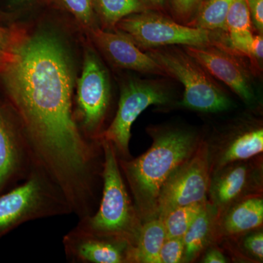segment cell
Returning <instances> with one entry per match:
<instances>
[{"label":"cell","instance_id":"obj_13","mask_svg":"<svg viewBox=\"0 0 263 263\" xmlns=\"http://www.w3.org/2000/svg\"><path fill=\"white\" fill-rule=\"evenodd\" d=\"M263 222L262 195L247 197L230 205L219 217V239L258 229Z\"/></svg>","mask_w":263,"mask_h":263},{"label":"cell","instance_id":"obj_23","mask_svg":"<svg viewBox=\"0 0 263 263\" xmlns=\"http://www.w3.org/2000/svg\"><path fill=\"white\" fill-rule=\"evenodd\" d=\"M252 20L246 0H233L226 18V32L230 34L252 32Z\"/></svg>","mask_w":263,"mask_h":263},{"label":"cell","instance_id":"obj_19","mask_svg":"<svg viewBox=\"0 0 263 263\" xmlns=\"http://www.w3.org/2000/svg\"><path fill=\"white\" fill-rule=\"evenodd\" d=\"M207 201L174 208L161 216L166 238H183Z\"/></svg>","mask_w":263,"mask_h":263},{"label":"cell","instance_id":"obj_2","mask_svg":"<svg viewBox=\"0 0 263 263\" xmlns=\"http://www.w3.org/2000/svg\"><path fill=\"white\" fill-rule=\"evenodd\" d=\"M150 135L153 143L147 152L123 163L142 223L157 217V200L164 183L201 142L195 133L179 128L154 129Z\"/></svg>","mask_w":263,"mask_h":263},{"label":"cell","instance_id":"obj_17","mask_svg":"<svg viewBox=\"0 0 263 263\" xmlns=\"http://www.w3.org/2000/svg\"><path fill=\"white\" fill-rule=\"evenodd\" d=\"M147 10L143 0H95V13L103 29H115L122 19Z\"/></svg>","mask_w":263,"mask_h":263},{"label":"cell","instance_id":"obj_12","mask_svg":"<svg viewBox=\"0 0 263 263\" xmlns=\"http://www.w3.org/2000/svg\"><path fill=\"white\" fill-rule=\"evenodd\" d=\"M208 148L212 174L231 162L249 160L261 155L263 151L262 127L247 126L237 128L214 144H208Z\"/></svg>","mask_w":263,"mask_h":263},{"label":"cell","instance_id":"obj_9","mask_svg":"<svg viewBox=\"0 0 263 263\" xmlns=\"http://www.w3.org/2000/svg\"><path fill=\"white\" fill-rule=\"evenodd\" d=\"M110 91L108 72L94 51L87 48L78 80L77 97L88 130H95L103 122L110 102Z\"/></svg>","mask_w":263,"mask_h":263},{"label":"cell","instance_id":"obj_16","mask_svg":"<svg viewBox=\"0 0 263 263\" xmlns=\"http://www.w3.org/2000/svg\"><path fill=\"white\" fill-rule=\"evenodd\" d=\"M165 238L161 218L144 221L142 223L136 245L128 252L127 257L137 262L158 263L159 252Z\"/></svg>","mask_w":263,"mask_h":263},{"label":"cell","instance_id":"obj_27","mask_svg":"<svg viewBox=\"0 0 263 263\" xmlns=\"http://www.w3.org/2000/svg\"><path fill=\"white\" fill-rule=\"evenodd\" d=\"M22 31L0 26V60L9 58Z\"/></svg>","mask_w":263,"mask_h":263},{"label":"cell","instance_id":"obj_24","mask_svg":"<svg viewBox=\"0 0 263 263\" xmlns=\"http://www.w3.org/2000/svg\"><path fill=\"white\" fill-rule=\"evenodd\" d=\"M183 238H166L159 252L158 263L183 262Z\"/></svg>","mask_w":263,"mask_h":263},{"label":"cell","instance_id":"obj_22","mask_svg":"<svg viewBox=\"0 0 263 263\" xmlns=\"http://www.w3.org/2000/svg\"><path fill=\"white\" fill-rule=\"evenodd\" d=\"M59 3L86 32L98 26L95 19V0H58Z\"/></svg>","mask_w":263,"mask_h":263},{"label":"cell","instance_id":"obj_30","mask_svg":"<svg viewBox=\"0 0 263 263\" xmlns=\"http://www.w3.org/2000/svg\"><path fill=\"white\" fill-rule=\"evenodd\" d=\"M252 67L254 69L259 67L258 62L262 60L263 57V37L262 34H258L254 35L252 46Z\"/></svg>","mask_w":263,"mask_h":263},{"label":"cell","instance_id":"obj_5","mask_svg":"<svg viewBox=\"0 0 263 263\" xmlns=\"http://www.w3.org/2000/svg\"><path fill=\"white\" fill-rule=\"evenodd\" d=\"M105 165L104 189L101 205L98 214L93 217L91 226L104 234L127 238L136 245L142 221L138 213L132 207L130 200L124 186L113 145L104 141Z\"/></svg>","mask_w":263,"mask_h":263},{"label":"cell","instance_id":"obj_6","mask_svg":"<svg viewBox=\"0 0 263 263\" xmlns=\"http://www.w3.org/2000/svg\"><path fill=\"white\" fill-rule=\"evenodd\" d=\"M171 100V91L162 81L130 79L124 83L117 115L104 133V141L127 153L132 126L137 118L150 105H166Z\"/></svg>","mask_w":263,"mask_h":263},{"label":"cell","instance_id":"obj_7","mask_svg":"<svg viewBox=\"0 0 263 263\" xmlns=\"http://www.w3.org/2000/svg\"><path fill=\"white\" fill-rule=\"evenodd\" d=\"M210 177L209 148L201 141L194 155L164 183L157 200V217L174 208L206 202Z\"/></svg>","mask_w":263,"mask_h":263},{"label":"cell","instance_id":"obj_11","mask_svg":"<svg viewBox=\"0 0 263 263\" xmlns=\"http://www.w3.org/2000/svg\"><path fill=\"white\" fill-rule=\"evenodd\" d=\"M104 56L119 68L167 77L163 69L122 32H112L98 26L88 32Z\"/></svg>","mask_w":263,"mask_h":263},{"label":"cell","instance_id":"obj_20","mask_svg":"<svg viewBox=\"0 0 263 263\" xmlns=\"http://www.w3.org/2000/svg\"><path fill=\"white\" fill-rule=\"evenodd\" d=\"M126 241L91 240L79 246L81 258L96 263H120L124 260Z\"/></svg>","mask_w":263,"mask_h":263},{"label":"cell","instance_id":"obj_33","mask_svg":"<svg viewBox=\"0 0 263 263\" xmlns=\"http://www.w3.org/2000/svg\"><path fill=\"white\" fill-rule=\"evenodd\" d=\"M1 62H1V60H0V63H1Z\"/></svg>","mask_w":263,"mask_h":263},{"label":"cell","instance_id":"obj_8","mask_svg":"<svg viewBox=\"0 0 263 263\" xmlns=\"http://www.w3.org/2000/svg\"><path fill=\"white\" fill-rule=\"evenodd\" d=\"M262 162L259 158L236 161L211 174L208 201L219 215L235 202L262 193Z\"/></svg>","mask_w":263,"mask_h":263},{"label":"cell","instance_id":"obj_14","mask_svg":"<svg viewBox=\"0 0 263 263\" xmlns=\"http://www.w3.org/2000/svg\"><path fill=\"white\" fill-rule=\"evenodd\" d=\"M219 217L217 209L207 201L183 235L184 254L183 262H193L201 252L219 240Z\"/></svg>","mask_w":263,"mask_h":263},{"label":"cell","instance_id":"obj_10","mask_svg":"<svg viewBox=\"0 0 263 263\" xmlns=\"http://www.w3.org/2000/svg\"><path fill=\"white\" fill-rule=\"evenodd\" d=\"M183 47L211 76L229 86L246 103H253V88L249 73L231 53V50L224 45Z\"/></svg>","mask_w":263,"mask_h":263},{"label":"cell","instance_id":"obj_21","mask_svg":"<svg viewBox=\"0 0 263 263\" xmlns=\"http://www.w3.org/2000/svg\"><path fill=\"white\" fill-rule=\"evenodd\" d=\"M16 154L13 138L0 114V186L15 167Z\"/></svg>","mask_w":263,"mask_h":263},{"label":"cell","instance_id":"obj_31","mask_svg":"<svg viewBox=\"0 0 263 263\" xmlns=\"http://www.w3.org/2000/svg\"><path fill=\"white\" fill-rule=\"evenodd\" d=\"M37 1L38 0H8V6L11 10L25 9Z\"/></svg>","mask_w":263,"mask_h":263},{"label":"cell","instance_id":"obj_25","mask_svg":"<svg viewBox=\"0 0 263 263\" xmlns=\"http://www.w3.org/2000/svg\"><path fill=\"white\" fill-rule=\"evenodd\" d=\"M241 238L242 249L252 258L259 262L263 260V232L260 228L245 233Z\"/></svg>","mask_w":263,"mask_h":263},{"label":"cell","instance_id":"obj_28","mask_svg":"<svg viewBox=\"0 0 263 263\" xmlns=\"http://www.w3.org/2000/svg\"><path fill=\"white\" fill-rule=\"evenodd\" d=\"M248 6L252 27L259 34L263 32V0H246Z\"/></svg>","mask_w":263,"mask_h":263},{"label":"cell","instance_id":"obj_29","mask_svg":"<svg viewBox=\"0 0 263 263\" xmlns=\"http://www.w3.org/2000/svg\"><path fill=\"white\" fill-rule=\"evenodd\" d=\"M205 253L202 259V262L204 263H226L228 259L226 258L222 252L215 246L211 245L205 249Z\"/></svg>","mask_w":263,"mask_h":263},{"label":"cell","instance_id":"obj_18","mask_svg":"<svg viewBox=\"0 0 263 263\" xmlns=\"http://www.w3.org/2000/svg\"><path fill=\"white\" fill-rule=\"evenodd\" d=\"M233 0H208L200 5L196 16L189 26L211 32H226V18Z\"/></svg>","mask_w":263,"mask_h":263},{"label":"cell","instance_id":"obj_32","mask_svg":"<svg viewBox=\"0 0 263 263\" xmlns=\"http://www.w3.org/2000/svg\"><path fill=\"white\" fill-rule=\"evenodd\" d=\"M143 1L150 3L154 6H162L164 3V0H143Z\"/></svg>","mask_w":263,"mask_h":263},{"label":"cell","instance_id":"obj_15","mask_svg":"<svg viewBox=\"0 0 263 263\" xmlns=\"http://www.w3.org/2000/svg\"><path fill=\"white\" fill-rule=\"evenodd\" d=\"M39 192L37 181L30 180L23 186L0 197V230L28 213L37 201Z\"/></svg>","mask_w":263,"mask_h":263},{"label":"cell","instance_id":"obj_4","mask_svg":"<svg viewBox=\"0 0 263 263\" xmlns=\"http://www.w3.org/2000/svg\"><path fill=\"white\" fill-rule=\"evenodd\" d=\"M115 29L129 37L140 49L146 51L170 46L222 45L216 32L178 23L148 10L122 19Z\"/></svg>","mask_w":263,"mask_h":263},{"label":"cell","instance_id":"obj_3","mask_svg":"<svg viewBox=\"0 0 263 263\" xmlns=\"http://www.w3.org/2000/svg\"><path fill=\"white\" fill-rule=\"evenodd\" d=\"M167 76L177 79L184 87L181 105L201 112L224 111L231 106L228 98L212 76L183 48L176 46L147 50Z\"/></svg>","mask_w":263,"mask_h":263},{"label":"cell","instance_id":"obj_26","mask_svg":"<svg viewBox=\"0 0 263 263\" xmlns=\"http://www.w3.org/2000/svg\"><path fill=\"white\" fill-rule=\"evenodd\" d=\"M173 10L182 24L189 25L196 16L202 5L201 0H173Z\"/></svg>","mask_w":263,"mask_h":263},{"label":"cell","instance_id":"obj_1","mask_svg":"<svg viewBox=\"0 0 263 263\" xmlns=\"http://www.w3.org/2000/svg\"><path fill=\"white\" fill-rule=\"evenodd\" d=\"M0 78L48 163L60 174L84 170L88 150L72 119L73 71L60 40L22 31L10 57L0 63Z\"/></svg>","mask_w":263,"mask_h":263}]
</instances>
